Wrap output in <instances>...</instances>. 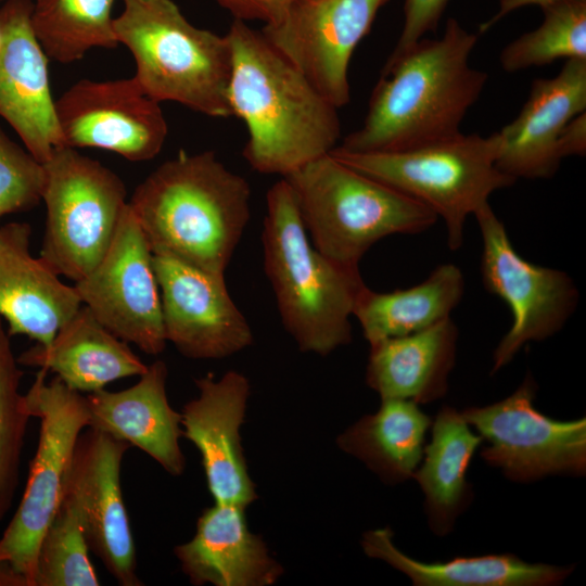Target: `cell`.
<instances>
[{
    "label": "cell",
    "instance_id": "obj_1",
    "mask_svg": "<svg viewBox=\"0 0 586 586\" xmlns=\"http://www.w3.org/2000/svg\"><path fill=\"white\" fill-rule=\"evenodd\" d=\"M226 34L232 52L227 97L232 116L247 130L246 163L283 178L336 148L339 109L260 30L233 20Z\"/></svg>",
    "mask_w": 586,
    "mask_h": 586
},
{
    "label": "cell",
    "instance_id": "obj_2",
    "mask_svg": "<svg viewBox=\"0 0 586 586\" xmlns=\"http://www.w3.org/2000/svg\"><path fill=\"white\" fill-rule=\"evenodd\" d=\"M477 38L448 18L440 38H422L383 66L362 125L336 148L353 153L398 152L460 133L488 77L469 63Z\"/></svg>",
    "mask_w": 586,
    "mask_h": 586
},
{
    "label": "cell",
    "instance_id": "obj_3",
    "mask_svg": "<svg viewBox=\"0 0 586 586\" xmlns=\"http://www.w3.org/2000/svg\"><path fill=\"white\" fill-rule=\"evenodd\" d=\"M252 190L214 151L180 152L128 202L153 254L225 277L251 217Z\"/></svg>",
    "mask_w": 586,
    "mask_h": 586
},
{
    "label": "cell",
    "instance_id": "obj_4",
    "mask_svg": "<svg viewBox=\"0 0 586 586\" xmlns=\"http://www.w3.org/2000/svg\"><path fill=\"white\" fill-rule=\"evenodd\" d=\"M263 251L281 321L301 351L328 355L348 344L351 318L367 285L358 268L313 245L284 178L266 194Z\"/></svg>",
    "mask_w": 586,
    "mask_h": 586
},
{
    "label": "cell",
    "instance_id": "obj_5",
    "mask_svg": "<svg viewBox=\"0 0 586 586\" xmlns=\"http://www.w3.org/2000/svg\"><path fill=\"white\" fill-rule=\"evenodd\" d=\"M122 2L114 31L133 56V77L143 92L158 103L176 102L214 118L232 117L227 34L194 26L173 0Z\"/></svg>",
    "mask_w": 586,
    "mask_h": 586
},
{
    "label": "cell",
    "instance_id": "obj_6",
    "mask_svg": "<svg viewBox=\"0 0 586 586\" xmlns=\"http://www.w3.org/2000/svg\"><path fill=\"white\" fill-rule=\"evenodd\" d=\"M283 178L313 245L344 266L358 268L385 237L417 234L437 220L420 202L330 153Z\"/></svg>",
    "mask_w": 586,
    "mask_h": 586
},
{
    "label": "cell",
    "instance_id": "obj_7",
    "mask_svg": "<svg viewBox=\"0 0 586 586\" xmlns=\"http://www.w3.org/2000/svg\"><path fill=\"white\" fill-rule=\"evenodd\" d=\"M499 150L497 132L488 137L460 132L398 152L353 153L334 148L330 154L430 208L446 225L448 247L457 251L467 217L489 204L492 193L515 182L497 167Z\"/></svg>",
    "mask_w": 586,
    "mask_h": 586
},
{
    "label": "cell",
    "instance_id": "obj_8",
    "mask_svg": "<svg viewBox=\"0 0 586 586\" xmlns=\"http://www.w3.org/2000/svg\"><path fill=\"white\" fill-rule=\"evenodd\" d=\"M46 229L40 258L74 282L109 250L126 202L122 179L99 161L71 146L55 148L42 164Z\"/></svg>",
    "mask_w": 586,
    "mask_h": 586
},
{
    "label": "cell",
    "instance_id": "obj_9",
    "mask_svg": "<svg viewBox=\"0 0 586 586\" xmlns=\"http://www.w3.org/2000/svg\"><path fill=\"white\" fill-rule=\"evenodd\" d=\"M39 369L25 394L28 411L40 420L36 454L20 505L0 537V562L9 563L33 586L41 538L60 505L75 446L88 428L86 396L59 378L47 382Z\"/></svg>",
    "mask_w": 586,
    "mask_h": 586
},
{
    "label": "cell",
    "instance_id": "obj_10",
    "mask_svg": "<svg viewBox=\"0 0 586 586\" xmlns=\"http://www.w3.org/2000/svg\"><path fill=\"white\" fill-rule=\"evenodd\" d=\"M473 216L482 237L484 288L500 297L512 315V324L493 354L495 373L527 342L544 341L560 331L575 311L579 293L566 272L522 257L489 204Z\"/></svg>",
    "mask_w": 586,
    "mask_h": 586
},
{
    "label": "cell",
    "instance_id": "obj_11",
    "mask_svg": "<svg viewBox=\"0 0 586 586\" xmlns=\"http://www.w3.org/2000/svg\"><path fill=\"white\" fill-rule=\"evenodd\" d=\"M537 385L527 374L508 397L461 411L488 445L481 456L517 482L547 475L581 476L586 471V419L561 421L534 406Z\"/></svg>",
    "mask_w": 586,
    "mask_h": 586
},
{
    "label": "cell",
    "instance_id": "obj_12",
    "mask_svg": "<svg viewBox=\"0 0 586 586\" xmlns=\"http://www.w3.org/2000/svg\"><path fill=\"white\" fill-rule=\"evenodd\" d=\"M81 304L98 321L148 355L166 346L153 253L127 203L103 258L74 284Z\"/></svg>",
    "mask_w": 586,
    "mask_h": 586
},
{
    "label": "cell",
    "instance_id": "obj_13",
    "mask_svg": "<svg viewBox=\"0 0 586 586\" xmlns=\"http://www.w3.org/2000/svg\"><path fill=\"white\" fill-rule=\"evenodd\" d=\"M388 0H293L265 39L337 109L351 100L348 67Z\"/></svg>",
    "mask_w": 586,
    "mask_h": 586
},
{
    "label": "cell",
    "instance_id": "obj_14",
    "mask_svg": "<svg viewBox=\"0 0 586 586\" xmlns=\"http://www.w3.org/2000/svg\"><path fill=\"white\" fill-rule=\"evenodd\" d=\"M55 111L66 146L103 149L131 162L154 158L168 133L161 103L133 76L81 79L60 95Z\"/></svg>",
    "mask_w": 586,
    "mask_h": 586
},
{
    "label": "cell",
    "instance_id": "obj_15",
    "mask_svg": "<svg viewBox=\"0 0 586 586\" xmlns=\"http://www.w3.org/2000/svg\"><path fill=\"white\" fill-rule=\"evenodd\" d=\"M131 446L88 428L82 431L63 489L76 500L89 550L122 586H140L136 546L120 487L123 458Z\"/></svg>",
    "mask_w": 586,
    "mask_h": 586
},
{
    "label": "cell",
    "instance_id": "obj_16",
    "mask_svg": "<svg viewBox=\"0 0 586 586\" xmlns=\"http://www.w3.org/2000/svg\"><path fill=\"white\" fill-rule=\"evenodd\" d=\"M164 332L186 357L216 359L251 345L252 329L218 277L166 255L153 254Z\"/></svg>",
    "mask_w": 586,
    "mask_h": 586
},
{
    "label": "cell",
    "instance_id": "obj_17",
    "mask_svg": "<svg viewBox=\"0 0 586 586\" xmlns=\"http://www.w3.org/2000/svg\"><path fill=\"white\" fill-rule=\"evenodd\" d=\"M31 0L0 8V116L41 164L63 146L51 94L48 55L31 25Z\"/></svg>",
    "mask_w": 586,
    "mask_h": 586
},
{
    "label": "cell",
    "instance_id": "obj_18",
    "mask_svg": "<svg viewBox=\"0 0 586 586\" xmlns=\"http://www.w3.org/2000/svg\"><path fill=\"white\" fill-rule=\"evenodd\" d=\"M199 396L183 407V436L199 449L208 489L216 504L246 507L255 498L240 440L250 383L228 371L195 381Z\"/></svg>",
    "mask_w": 586,
    "mask_h": 586
},
{
    "label": "cell",
    "instance_id": "obj_19",
    "mask_svg": "<svg viewBox=\"0 0 586 586\" xmlns=\"http://www.w3.org/2000/svg\"><path fill=\"white\" fill-rule=\"evenodd\" d=\"M586 111V60H566L553 78L533 80L518 116L497 131L496 165L513 179H548L558 170L565 125Z\"/></svg>",
    "mask_w": 586,
    "mask_h": 586
},
{
    "label": "cell",
    "instance_id": "obj_20",
    "mask_svg": "<svg viewBox=\"0 0 586 586\" xmlns=\"http://www.w3.org/2000/svg\"><path fill=\"white\" fill-rule=\"evenodd\" d=\"M30 237L27 222L0 227V317L10 336L23 334L48 345L82 304L74 285L31 255Z\"/></svg>",
    "mask_w": 586,
    "mask_h": 586
},
{
    "label": "cell",
    "instance_id": "obj_21",
    "mask_svg": "<svg viewBox=\"0 0 586 586\" xmlns=\"http://www.w3.org/2000/svg\"><path fill=\"white\" fill-rule=\"evenodd\" d=\"M167 366L156 360L125 390L88 393V428L135 446L173 475H180L186 460L179 445L182 417L166 395Z\"/></svg>",
    "mask_w": 586,
    "mask_h": 586
},
{
    "label": "cell",
    "instance_id": "obj_22",
    "mask_svg": "<svg viewBox=\"0 0 586 586\" xmlns=\"http://www.w3.org/2000/svg\"><path fill=\"white\" fill-rule=\"evenodd\" d=\"M244 508L215 502L198 519L194 536L175 548L192 584L265 586L282 574L260 537L249 531Z\"/></svg>",
    "mask_w": 586,
    "mask_h": 586
},
{
    "label": "cell",
    "instance_id": "obj_23",
    "mask_svg": "<svg viewBox=\"0 0 586 586\" xmlns=\"http://www.w3.org/2000/svg\"><path fill=\"white\" fill-rule=\"evenodd\" d=\"M17 361L54 372L79 393H92L118 379L141 375L148 368L85 305L59 329L50 344L30 347Z\"/></svg>",
    "mask_w": 586,
    "mask_h": 586
},
{
    "label": "cell",
    "instance_id": "obj_24",
    "mask_svg": "<svg viewBox=\"0 0 586 586\" xmlns=\"http://www.w3.org/2000/svg\"><path fill=\"white\" fill-rule=\"evenodd\" d=\"M457 340L458 328L449 317L424 330L370 344L367 384L381 399L436 400L448 390Z\"/></svg>",
    "mask_w": 586,
    "mask_h": 586
},
{
    "label": "cell",
    "instance_id": "obj_25",
    "mask_svg": "<svg viewBox=\"0 0 586 586\" xmlns=\"http://www.w3.org/2000/svg\"><path fill=\"white\" fill-rule=\"evenodd\" d=\"M390 528L365 533L368 557L385 561L417 586H550L562 583L573 566L528 563L511 553L456 557L443 562H421L393 544Z\"/></svg>",
    "mask_w": 586,
    "mask_h": 586
},
{
    "label": "cell",
    "instance_id": "obj_26",
    "mask_svg": "<svg viewBox=\"0 0 586 586\" xmlns=\"http://www.w3.org/2000/svg\"><path fill=\"white\" fill-rule=\"evenodd\" d=\"M424 459L412 475L424 494L431 530L443 536L468 506L471 486L466 474L483 438L475 434L460 411L444 406L436 415Z\"/></svg>",
    "mask_w": 586,
    "mask_h": 586
},
{
    "label": "cell",
    "instance_id": "obj_27",
    "mask_svg": "<svg viewBox=\"0 0 586 586\" xmlns=\"http://www.w3.org/2000/svg\"><path fill=\"white\" fill-rule=\"evenodd\" d=\"M464 278L454 264L437 266L422 282L408 289L360 293L355 317L369 344L424 330L446 318L460 303Z\"/></svg>",
    "mask_w": 586,
    "mask_h": 586
},
{
    "label": "cell",
    "instance_id": "obj_28",
    "mask_svg": "<svg viewBox=\"0 0 586 586\" xmlns=\"http://www.w3.org/2000/svg\"><path fill=\"white\" fill-rule=\"evenodd\" d=\"M430 426V417L417 403L387 398L377 412L348 428L337 444L384 481L399 483L418 469Z\"/></svg>",
    "mask_w": 586,
    "mask_h": 586
},
{
    "label": "cell",
    "instance_id": "obj_29",
    "mask_svg": "<svg viewBox=\"0 0 586 586\" xmlns=\"http://www.w3.org/2000/svg\"><path fill=\"white\" fill-rule=\"evenodd\" d=\"M115 1L35 0L31 25L48 58L69 64L93 48H116L119 42L112 16Z\"/></svg>",
    "mask_w": 586,
    "mask_h": 586
},
{
    "label": "cell",
    "instance_id": "obj_30",
    "mask_svg": "<svg viewBox=\"0 0 586 586\" xmlns=\"http://www.w3.org/2000/svg\"><path fill=\"white\" fill-rule=\"evenodd\" d=\"M542 24L508 43L499 61L515 73L557 60H586V0H562L540 8Z\"/></svg>",
    "mask_w": 586,
    "mask_h": 586
},
{
    "label": "cell",
    "instance_id": "obj_31",
    "mask_svg": "<svg viewBox=\"0 0 586 586\" xmlns=\"http://www.w3.org/2000/svg\"><path fill=\"white\" fill-rule=\"evenodd\" d=\"M89 551L78 505L63 489L39 545L33 586L100 585Z\"/></svg>",
    "mask_w": 586,
    "mask_h": 586
},
{
    "label": "cell",
    "instance_id": "obj_32",
    "mask_svg": "<svg viewBox=\"0 0 586 586\" xmlns=\"http://www.w3.org/2000/svg\"><path fill=\"white\" fill-rule=\"evenodd\" d=\"M18 365L0 317V521L10 510L18 486L26 429L33 418L25 394L20 393L23 372Z\"/></svg>",
    "mask_w": 586,
    "mask_h": 586
},
{
    "label": "cell",
    "instance_id": "obj_33",
    "mask_svg": "<svg viewBox=\"0 0 586 586\" xmlns=\"http://www.w3.org/2000/svg\"><path fill=\"white\" fill-rule=\"evenodd\" d=\"M43 184V165L0 128V217L38 204Z\"/></svg>",
    "mask_w": 586,
    "mask_h": 586
},
{
    "label": "cell",
    "instance_id": "obj_34",
    "mask_svg": "<svg viewBox=\"0 0 586 586\" xmlns=\"http://www.w3.org/2000/svg\"><path fill=\"white\" fill-rule=\"evenodd\" d=\"M450 0H405L404 26L398 40L383 66H387L421 40L436 31Z\"/></svg>",
    "mask_w": 586,
    "mask_h": 586
},
{
    "label": "cell",
    "instance_id": "obj_35",
    "mask_svg": "<svg viewBox=\"0 0 586 586\" xmlns=\"http://www.w3.org/2000/svg\"><path fill=\"white\" fill-rule=\"evenodd\" d=\"M227 10L233 20L249 23L259 21L263 25L278 22L293 0H214Z\"/></svg>",
    "mask_w": 586,
    "mask_h": 586
},
{
    "label": "cell",
    "instance_id": "obj_36",
    "mask_svg": "<svg viewBox=\"0 0 586 586\" xmlns=\"http://www.w3.org/2000/svg\"><path fill=\"white\" fill-rule=\"evenodd\" d=\"M558 152L561 158L570 155H585L586 152V114L581 113L571 119L562 130Z\"/></svg>",
    "mask_w": 586,
    "mask_h": 586
},
{
    "label": "cell",
    "instance_id": "obj_37",
    "mask_svg": "<svg viewBox=\"0 0 586 586\" xmlns=\"http://www.w3.org/2000/svg\"><path fill=\"white\" fill-rule=\"evenodd\" d=\"M562 0H499V10L488 21L482 23L479 27V34H484L489 30L495 24L504 18L509 13L527 5H537L543 8L550 3Z\"/></svg>",
    "mask_w": 586,
    "mask_h": 586
},
{
    "label": "cell",
    "instance_id": "obj_38",
    "mask_svg": "<svg viewBox=\"0 0 586 586\" xmlns=\"http://www.w3.org/2000/svg\"><path fill=\"white\" fill-rule=\"evenodd\" d=\"M0 586H28V582L9 563L0 562Z\"/></svg>",
    "mask_w": 586,
    "mask_h": 586
},
{
    "label": "cell",
    "instance_id": "obj_39",
    "mask_svg": "<svg viewBox=\"0 0 586 586\" xmlns=\"http://www.w3.org/2000/svg\"><path fill=\"white\" fill-rule=\"evenodd\" d=\"M1 1V0H0Z\"/></svg>",
    "mask_w": 586,
    "mask_h": 586
}]
</instances>
